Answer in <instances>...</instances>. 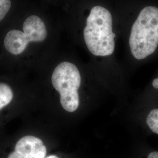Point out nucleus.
I'll return each mask as SVG.
<instances>
[{
    "instance_id": "0eeeda50",
    "label": "nucleus",
    "mask_w": 158,
    "mask_h": 158,
    "mask_svg": "<svg viewBox=\"0 0 158 158\" xmlns=\"http://www.w3.org/2000/svg\"><path fill=\"white\" fill-rule=\"evenodd\" d=\"M14 93L10 86L6 83H0V110L12 102Z\"/></svg>"
},
{
    "instance_id": "423d86ee",
    "label": "nucleus",
    "mask_w": 158,
    "mask_h": 158,
    "mask_svg": "<svg viewBox=\"0 0 158 158\" xmlns=\"http://www.w3.org/2000/svg\"><path fill=\"white\" fill-rule=\"evenodd\" d=\"M144 123L148 130L158 135V106L147 111L144 117Z\"/></svg>"
},
{
    "instance_id": "9b49d317",
    "label": "nucleus",
    "mask_w": 158,
    "mask_h": 158,
    "mask_svg": "<svg viewBox=\"0 0 158 158\" xmlns=\"http://www.w3.org/2000/svg\"><path fill=\"white\" fill-rule=\"evenodd\" d=\"M45 158H59L58 156H57L56 155H50L48 157H46Z\"/></svg>"
},
{
    "instance_id": "39448f33",
    "label": "nucleus",
    "mask_w": 158,
    "mask_h": 158,
    "mask_svg": "<svg viewBox=\"0 0 158 158\" xmlns=\"http://www.w3.org/2000/svg\"><path fill=\"white\" fill-rule=\"evenodd\" d=\"M46 153V147L40 138L27 135L18 140L7 158H45Z\"/></svg>"
},
{
    "instance_id": "f257e3e1",
    "label": "nucleus",
    "mask_w": 158,
    "mask_h": 158,
    "mask_svg": "<svg viewBox=\"0 0 158 158\" xmlns=\"http://www.w3.org/2000/svg\"><path fill=\"white\" fill-rule=\"evenodd\" d=\"M127 43L130 56L136 62L145 61L158 51V4H142L128 25Z\"/></svg>"
},
{
    "instance_id": "1a4fd4ad",
    "label": "nucleus",
    "mask_w": 158,
    "mask_h": 158,
    "mask_svg": "<svg viewBox=\"0 0 158 158\" xmlns=\"http://www.w3.org/2000/svg\"><path fill=\"white\" fill-rule=\"evenodd\" d=\"M151 89L153 92L158 94V74L152 80L151 84Z\"/></svg>"
},
{
    "instance_id": "6e6552de",
    "label": "nucleus",
    "mask_w": 158,
    "mask_h": 158,
    "mask_svg": "<svg viewBox=\"0 0 158 158\" xmlns=\"http://www.w3.org/2000/svg\"><path fill=\"white\" fill-rule=\"evenodd\" d=\"M11 6V0H0V21L10 11Z\"/></svg>"
},
{
    "instance_id": "f03ea898",
    "label": "nucleus",
    "mask_w": 158,
    "mask_h": 158,
    "mask_svg": "<svg viewBox=\"0 0 158 158\" xmlns=\"http://www.w3.org/2000/svg\"><path fill=\"white\" fill-rule=\"evenodd\" d=\"M85 44L94 56H111L115 49L117 35L113 31V17L107 8L93 6L86 19L83 30Z\"/></svg>"
},
{
    "instance_id": "7ed1b4c3",
    "label": "nucleus",
    "mask_w": 158,
    "mask_h": 158,
    "mask_svg": "<svg viewBox=\"0 0 158 158\" xmlns=\"http://www.w3.org/2000/svg\"><path fill=\"white\" fill-rule=\"evenodd\" d=\"M81 83V77L79 69L72 63H60L53 72L52 83L60 94L62 107L69 113H73L79 108V90Z\"/></svg>"
},
{
    "instance_id": "9d476101",
    "label": "nucleus",
    "mask_w": 158,
    "mask_h": 158,
    "mask_svg": "<svg viewBox=\"0 0 158 158\" xmlns=\"http://www.w3.org/2000/svg\"><path fill=\"white\" fill-rule=\"evenodd\" d=\"M147 158H158V151H152L149 153Z\"/></svg>"
},
{
    "instance_id": "20e7f679",
    "label": "nucleus",
    "mask_w": 158,
    "mask_h": 158,
    "mask_svg": "<svg viewBox=\"0 0 158 158\" xmlns=\"http://www.w3.org/2000/svg\"><path fill=\"white\" fill-rule=\"evenodd\" d=\"M23 30V32L16 29L11 30L5 37V48L14 55L21 54L29 42L44 41L48 35L45 23L36 15H31L25 20Z\"/></svg>"
}]
</instances>
